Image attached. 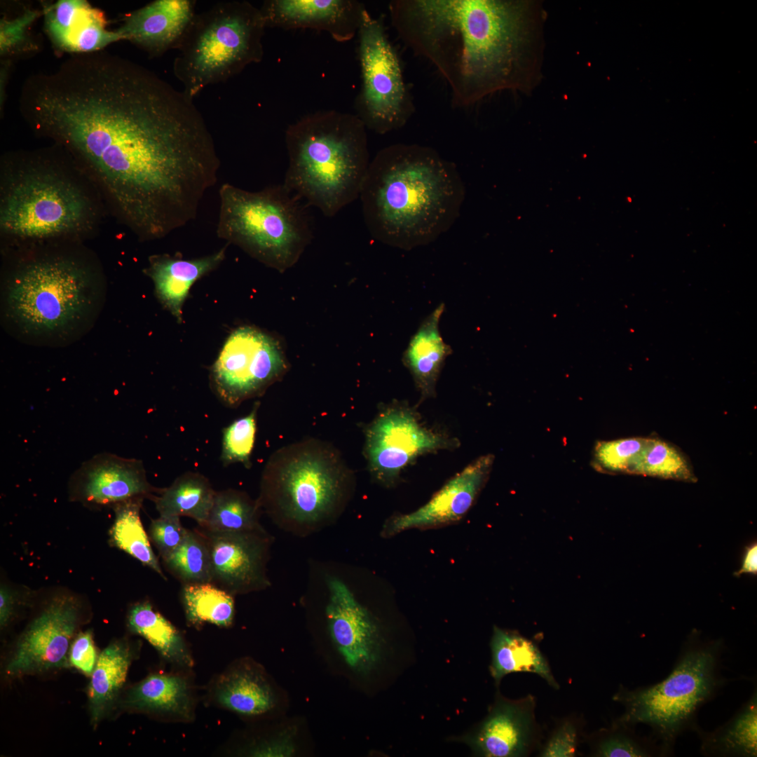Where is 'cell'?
<instances>
[{"label": "cell", "mask_w": 757, "mask_h": 757, "mask_svg": "<svg viewBox=\"0 0 757 757\" xmlns=\"http://www.w3.org/2000/svg\"><path fill=\"white\" fill-rule=\"evenodd\" d=\"M20 110L93 177L139 239L196 219L220 159L193 102L154 72L102 50L74 54L34 76Z\"/></svg>", "instance_id": "1"}, {"label": "cell", "mask_w": 757, "mask_h": 757, "mask_svg": "<svg viewBox=\"0 0 757 757\" xmlns=\"http://www.w3.org/2000/svg\"><path fill=\"white\" fill-rule=\"evenodd\" d=\"M390 22L402 42L427 59L455 106L502 90L530 87L538 66L540 10L517 0H393Z\"/></svg>", "instance_id": "2"}, {"label": "cell", "mask_w": 757, "mask_h": 757, "mask_svg": "<svg viewBox=\"0 0 757 757\" xmlns=\"http://www.w3.org/2000/svg\"><path fill=\"white\" fill-rule=\"evenodd\" d=\"M465 197L453 163L431 147L402 143L376 154L360 194L371 235L404 250L428 245L447 231Z\"/></svg>", "instance_id": "3"}, {"label": "cell", "mask_w": 757, "mask_h": 757, "mask_svg": "<svg viewBox=\"0 0 757 757\" xmlns=\"http://www.w3.org/2000/svg\"><path fill=\"white\" fill-rule=\"evenodd\" d=\"M106 293L104 275L91 257L78 251H39L2 275L1 324L25 343L67 346L93 327Z\"/></svg>", "instance_id": "4"}, {"label": "cell", "mask_w": 757, "mask_h": 757, "mask_svg": "<svg viewBox=\"0 0 757 757\" xmlns=\"http://www.w3.org/2000/svg\"><path fill=\"white\" fill-rule=\"evenodd\" d=\"M366 130L355 114L336 110L312 113L289 125L285 186L334 217L360 197L371 161Z\"/></svg>", "instance_id": "5"}, {"label": "cell", "mask_w": 757, "mask_h": 757, "mask_svg": "<svg viewBox=\"0 0 757 757\" xmlns=\"http://www.w3.org/2000/svg\"><path fill=\"white\" fill-rule=\"evenodd\" d=\"M352 482L351 472L334 448L308 440L272 455L263 472L258 501L279 526L311 531L341 511Z\"/></svg>", "instance_id": "6"}, {"label": "cell", "mask_w": 757, "mask_h": 757, "mask_svg": "<svg viewBox=\"0 0 757 757\" xmlns=\"http://www.w3.org/2000/svg\"><path fill=\"white\" fill-rule=\"evenodd\" d=\"M1 181L0 229L18 241L75 238L96 217L89 196L74 179L41 156L27 155Z\"/></svg>", "instance_id": "7"}, {"label": "cell", "mask_w": 757, "mask_h": 757, "mask_svg": "<svg viewBox=\"0 0 757 757\" xmlns=\"http://www.w3.org/2000/svg\"><path fill=\"white\" fill-rule=\"evenodd\" d=\"M723 648L720 639L705 641L690 636L664 680L633 690L619 687L612 700L625 711L615 720L632 727L648 725L663 756L669 755L677 737L693 729L698 710L725 683L720 669Z\"/></svg>", "instance_id": "8"}, {"label": "cell", "mask_w": 757, "mask_h": 757, "mask_svg": "<svg viewBox=\"0 0 757 757\" xmlns=\"http://www.w3.org/2000/svg\"><path fill=\"white\" fill-rule=\"evenodd\" d=\"M266 28L260 8L246 1H221L196 13L173 62L183 92L193 99L264 57Z\"/></svg>", "instance_id": "9"}, {"label": "cell", "mask_w": 757, "mask_h": 757, "mask_svg": "<svg viewBox=\"0 0 757 757\" xmlns=\"http://www.w3.org/2000/svg\"><path fill=\"white\" fill-rule=\"evenodd\" d=\"M219 196L218 237L268 266H291L311 239L308 205L283 184L249 191L226 183Z\"/></svg>", "instance_id": "10"}, {"label": "cell", "mask_w": 757, "mask_h": 757, "mask_svg": "<svg viewBox=\"0 0 757 757\" xmlns=\"http://www.w3.org/2000/svg\"><path fill=\"white\" fill-rule=\"evenodd\" d=\"M357 35L362 85L355 115L377 134L400 129L414 114L415 105L383 18H374L364 7Z\"/></svg>", "instance_id": "11"}, {"label": "cell", "mask_w": 757, "mask_h": 757, "mask_svg": "<svg viewBox=\"0 0 757 757\" xmlns=\"http://www.w3.org/2000/svg\"><path fill=\"white\" fill-rule=\"evenodd\" d=\"M86 620L84 606L76 596L51 597L10 646L2 664L3 676L13 680L69 669L71 644Z\"/></svg>", "instance_id": "12"}, {"label": "cell", "mask_w": 757, "mask_h": 757, "mask_svg": "<svg viewBox=\"0 0 757 757\" xmlns=\"http://www.w3.org/2000/svg\"><path fill=\"white\" fill-rule=\"evenodd\" d=\"M286 369L278 343L264 332L242 326L229 336L213 364L210 381L230 407L261 394Z\"/></svg>", "instance_id": "13"}, {"label": "cell", "mask_w": 757, "mask_h": 757, "mask_svg": "<svg viewBox=\"0 0 757 757\" xmlns=\"http://www.w3.org/2000/svg\"><path fill=\"white\" fill-rule=\"evenodd\" d=\"M365 442L370 471L386 485L392 484L418 456L458 444L455 439L423 426L415 413L402 405L383 411L369 427Z\"/></svg>", "instance_id": "14"}, {"label": "cell", "mask_w": 757, "mask_h": 757, "mask_svg": "<svg viewBox=\"0 0 757 757\" xmlns=\"http://www.w3.org/2000/svg\"><path fill=\"white\" fill-rule=\"evenodd\" d=\"M198 530L210 549L211 582L233 596L270 586L266 565L271 539L263 528L243 531H215L203 527Z\"/></svg>", "instance_id": "15"}, {"label": "cell", "mask_w": 757, "mask_h": 757, "mask_svg": "<svg viewBox=\"0 0 757 757\" xmlns=\"http://www.w3.org/2000/svg\"><path fill=\"white\" fill-rule=\"evenodd\" d=\"M536 697L531 694L510 700L498 692L488 714L465 742L479 756H530L543 742L536 716Z\"/></svg>", "instance_id": "16"}, {"label": "cell", "mask_w": 757, "mask_h": 757, "mask_svg": "<svg viewBox=\"0 0 757 757\" xmlns=\"http://www.w3.org/2000/svg\"><path fill=\"white\" fill-rule=\"evenodd\" d=\"M327 587L326 616L332 640L353 670L367 673L381 658L383 642L379 628L341 580L330 577Z\"/></svg>", "instance_id": "17"}, {"label": "cell", "mask_w": 757, "mask_h": 757, "mask_svg": "<svg viewBox=\"0 0 757 757\" xmlns=\"http://www.w3.org/2000/svg\"><path fill=\"white\" fill-rule=\"evenodd\" d=\"M161 490L149 484L141 461L109 453H99L83 463L70 482L72 499L97 506L154 498V493Z\"/></svg>", "instance_id": "18"}, {"label": "cell", "mask_w": 757, "mask_h": 757, "mask_svg": "<svg viewBox=\"0 0 757 757\" xmlns=\"http://www.w3.org/2000/svg\"><path fill=\"white\" fill-rule=\"evenodd\" d=\"M197 698L193 669L171 667L126 686L116 715L127 712L167 723H189L196 718Z\"/></svg>", "instance_id": "19"}, {"label": "cell", "mask_w": 757, "mask_h": 757, "mask_svg": "<svg viewBox=\"0 0 757 757\" xmlns=\"http://www.w3.org/2000/svg\"><path fill=\"white\" fill-rule=\"evenodd\" d=\"M491 454L482 456L451 478L417 510L394 516L385 523L382 535L393 536L412 528L438 526L460 519L472 505L493 466Z\"/></svg>", "instance_id": "20"}, {"label": "cell", "mask_w": 757, "mask_h": 757, "mask_svg": "<svg viewBox=\"0 0 757 757\" xmlns=\"http://www.w3.org/2000/svg\"><path fill=\"white\" fill-rule=\"evenodd\" d=\"M364 8L355 0H267L260 11L266 27L325 32L347 42L357 34Z\"/></svg>", "instance_id": "21"}, {"label": "cell", "mask_w": 757, "mask_h": 757, "mask_svg": "<svg viewBox=\"0 0 757 757\" xmlns=\"http://www.w3.org/2000/svg\"><path fill=\"white\" fill-rule=\"evenodd\" d=\"M205 699L245 718L268 715L278 704V693L264 667L247 657L235 660L214 675L207 685Z\"/></svg>", "instance_id": "22"}, {"label": "cell", "mask_w": 757, "mask_h": 757, "mask_svg": "<svg viewBox=\"0 0 757 757\" xmlns=\"http://www.w3.org/2000/svg\"><path fill=\"white\" fill-rule=\"evenodd\" d=\"M192 0H156L128 14L116 29L122 41L152 56L177 49L195 13Z\"/></svg>", "instance_id": "23"}, {"label": "cell", "mask_w": 757, "mask_h": 757, "mask_svg": "<svg viewBox=\"0 0 757 757\" xmlns=\"http://www.w3.org/2000/svg\"><path fill=\"white\" fill-rule=\"evenodd\" d=\"M141 646L139 641L123 636L110 641L100 653L87 690L93 729L96 730L104 719L116 716L129 669L138 658Z\"/></svg>", "instance_id": "24"}, {"label": "cell", "mask_w": 757, "mask_h": 757, "mask_svg": "<svg viewBox=\"0 0 757 757\" xmlns=\"http://www.w3.org/2000/svg\"><path fill=\"white\" fill-rule=\"evenodd\" d=\"M226 244L201 257L184 259L179 253L154 254L144 272L153 281L161 304L182 322V308L192 285L219 266L226 257Z\"/></svg>", "instance_id": "25"}, {"label": "cell", "mask_w": 757, "mask_h": 757, "mask_svg": "<svg viewBox=\"0 0 757 757\" xmlns=\"http://www.w3.org/2000/svg\"><path fill=\"white\" fill-rule=\"evenodd\" d=\"M444 310V304L441 303L422 321L403 353V363L423 399L435 395L441 370L446 357L452 353L439 329Z\"/></svg>", "instance_id": "26"}, {"label": "cell", "mask_w": 757, "mask_h": 757, "mask_svg": "<svg viewBox=\"0 0 757 757\" xmlns=\"http://www.w3.org/2000/svg\"><path fill=\"white\" fill-rule=\"evenodd\" d=\"M128 631L142 636L171 667L193 669L194 657L183 633L149 601L131 605L126 616Z\"/></svg>", "instance_id": "27"}, {"label": "cell", "mask_w": 757, "mask_h": 757, "mask_svg": "<svg viewBox=\"0 0 757 757\" xmlns=\"http://www.w3.org/2000/svg\"><path fill=\"white\" fill-rule=\"evenodd\" d=\"M490 648L489 669L497 686L509 674L528 672L538 675L552 688L559 689L547 660L533 641L517 632L495 626Z\"/></svg>", "instance_id": "28"}, {"label": "cell", "mask_w": 757, "mask_h": 757, "mask_svg": "<svg viewBox=\"0 0 757 757\" xmlns=\"http://www.w3.org/2000/svg\"><path fill=\"white\" fill-rule=\"evenodd\" d=\"M693 730L701 740L700 751L708 756L756 757L757 754L756 690L726 723L711 732L697 725Z\"/></svg>", "instance_id": "29"}, {"label": "cell", "mask_w": 757, "mask_h": 757, "mask_svg": "<svg viewBox=\"0 0 757 757\" xmlns=\"http://www.w3.org/2000/svg\"><path fill=\"white\" fill-rule=\"evenodd\" d=\"M215 491L198 472H187L153 498L160 517L186 516L203 526L211 510Z\"/></svg>", "instance_id": "30"}, {"label": "cell", "mask_w": 757, "mask_h": 757, "mask_svg": "<svg viewBox=\"0 0 757 757\" xmlns=\"http://www.w3.org/2000/svg\"><path fill=\"white\" fill-rule=\"evenodd\" d=\"M234 596L212 582L184 585L182 602L188 626L205 624L228 628L236 614Z\"/></svg>", "instance_id": "31"}, {"label": "cell", "mask_w": 757, "mask_h": 757, "mask_svg": "<svg viewBox=\"0 0 757 757\" xmlns=\"http://www.w3.org/2000/svg\"><path fill=\"white\" fill-rule=\"evenodd\" d=\"M143 500L135 498L114 506L115 519L110 530L111 541L116 547L166 580L140 519Z\"/></svg>", "instance_id": "32"}, {"label": "cell", "mask_w": 757, "mask_h": 757, "mask_svg": "<svg viewBox=\"0 0 757 757\" xmlns=\"http://www.w3.org/2000/svg\"><path fill=\"white\" fill-rule=\"evenodd\" d=\"M261 507L246 493L229 489L216 491L207 519L203 527L215 531H243L261 528Z\"/></svg>", "instance_id": "33"}, {"label": "cell", "mask_w": 757, "mask_h": 757, "mask_svg": "<svg viewBox=\"0 0 757 757\" xmlns=\"http://www.w3.org/2000/svg\"><path fill=\"white\" fill-rule=\"evenodd\" d=\"M589 756L594 757H649L662 756L655 739L638 736L634 727L615 720L608 728L585 735Z\"/></svg>", "instance_id": "34"}, {"label": "cell", "mask_w": 757, "mask_h": 757, "mask_svg": "<svg viewBox=\"0 0 757 757\" xmlns=\"http://www.w3.org/2000/svg\"><path fill=\"white\" fill-rule=\"evenodd\" d=\"M629 474L694 482L697 478L686 456L658 437H647Z\"/></svg>", "instance_id": "35"}, {"label": "cell", "mask_w": 757, "mask_h": 757, "mask_svg": "<svg viewBox=\"0 0 757 757\" xmlns=\"http://www.w3.org/2000/svg\"><path fill=\"white\" fill-rule=\"evenodd\" d=\"M163 562L183 585L211 582L210 549L198 529L187 530L183 541Z\"/></svg>", "instance_id": "36"}, {"label": "cell", "mask_w": 757, "mask_h": 757, "mask_svg": "<svg viewBox=\"0 0 757 757\" xmlns=\"http://www.w3.org/2000/svg\"><path fill=\"white\" fill-rule=\"evenodd\" d=\"M88 5L83 0H60L43 6L45 29L55 48L71 53Z\"/></svg>", "instance_id": "37"}, {"label": "cell", "mask_w": 757, "mask_h": 757, "mask_svg": "<svg viewBox=\"0 0 757 757\" xmlns=\"http://www.w3.org/2000/svg\"><path fill=\"white\" fill-rule=\"evenodd\" d=\"M647 437H627L596 444L592 464L599 472L609 474H629Z\"/></svg>", "instance_id": "38"}, {"label": "cell", "mask_w": 757, "mask_h": 757, "mask_svg": "<svg viewBox=\"0 0 757 757\" xmlns=\"http://www.w3.org/2000/svg\"><path fill=\"white\" fill-rule=\"evenodd\" d=\"M255 405L247 416L235 420L223 430L221 461L224 466L235 463L250 465L257 431Z\"/></svg>", "instance_id": "39"}, {"label": "cell", "mask_w": 757, "mask_h": 757, "mask_svg": "<svg viewBox=\"0 0 757 757\" xmlns=\"http://www.w3.org/2000/svg\"><path fill=\"white\" fill-rule=\"evenodd\" d=\"M585 720L568 715L555 721L554 725L538 751L540 757H575L585 733Z\"/></svg>", "instance_id": "40"}, {"label": "cell", "mask_w": 757, "mask_h": 757, "mask_svg": "<svg viewBox=\"0 0 757 757\" xmlns=\"http://www.w3.org/2000/svg\"><path fill=\"white\" fill-rule=\"evenodd\" d=\"M38 10L26 8L13 18L0 20V54L10 56L35 50L37 46L31 39L29 28L39 17Z\"/></svg>", "instance_id": "41"}, {"label": "cell", "mask_w": 757, "mask_h": 757, "mask_svg": "<svg viewBox=\"0 0 757 757\" xmlns=\"http://www.w3.org/2000/svg\"><path fill=\"white\" fill-rule=\"evenodd\" d=\"M180 517H159L151 521L149 536L163 561L181 544L187 533Z\"/></svg>", "instance_id": "42"}, {"label": "cell", "mask_w": 757, "mask_h": 757, "mask_svg": "<svg viewBox=\"0 0 757 757\" xmlns=\"http://www.w3.org/2000/svg\"><path fill=\"white\" fill-rule=\"evenodd\" d=\"M99 655L92 629L80 631L69 648V667L76 669L87 677H90Z\"/></svg>", "instance_id": "43"}, {"label": "cell", "mask_w": 757, "mask_h": 757, "mask_svg": "<svg viewBox=\"0 0 757 757\" xmlns=\"http://www.w3.org/2000/svg\"><path fill=\"white\" fill-rule=\"evenodd\" d=\"M32 603L28 594L6 585L0 588V628L5 631L16 620L20 611Z\"/></svg>", "instance_id": "44"}, {"label": "cell", "mask_w": 757, "mask_h": 757, "mask_svg": "<svg viewBox=\"0 0 757 757\" xmlns=\"http://www.w3.org/2000/svg\"><path fill=\"white\" fill-rule=\"evenodd\" d=\"M742 573H757V544L747 546L743 557L742 564L740 569L735 573L737 576Z\"/></svg>", "instance_id": "45"}]
</instances>
